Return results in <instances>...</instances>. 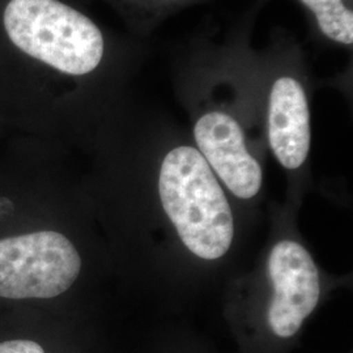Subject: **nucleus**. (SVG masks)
<instances>
[{"mask_svg":"<svg viewBox=\"0 0 353 353\" xmlns=\"http://www.w3.org/2000/svg\"><path fill=\"white\" fill-rule=\"evenodd\" d=\"M101 28L64 0H0V128L46 139L58 127L70 81L99 74Z\"/></svg>","mask_w":353,"mask_h":353,"instance_id":"1","label":"nucleus"},{"mask_svg":"<svg viewBox=\"0 0 353 353\" xmlns=\"http://www.w3.org/2000/svg\"><path fill=\"white\" fill-rule=\"evenodd\" d=\"M48 140L0 138V313L49 312L83 271V256L45 216Z\"/></svg>","mask_w":353,"mask_h":353,"instance_id":"2","label":"nucleus"},{"mask_svg":"<svg viewBox=\"0 0 353 353\" xmlns=\"http://www.w3.org/2000/svg\"><path fill=\"white\" fill-rule=\"evenodd\" d=\"M159 192L190 252L214 261L229 250L234 234L232 210L201 152L192 147L169 152L161 165Z\"/></svg>","mask_w":353,"mask_h":353,"instance_id":"3","label":"nucleus"},{"mask_svg":"<svg viewBox=\"0 0 353 353\" xmlns=\"http://www.w3.org/2000/svg\"><path fill=\"white\" fill-rule=\"evenodd\" d=\"M268 275L274 296L265 313V327L272 341H288L319 301L318 270L303 245L281 241L270 254Z\"/></svg>","mask_w":353,"mask_h":353,"instance_id":"4","label":"nucleus"},{"mask_svg":"<svg viewBox=\"0 0 353 353\" xmlns=\"http://www.w3.org/2000/svg\"><path fill=\"white\" fill-rule=\"evenodd\" d=\"M194 137L203 157L237 198L250 199L262 186V168L246 150L240 125L224 113L205 114Z\"/></svg>","mask_w":353,"mask_h":353,"instance_id":"5","label":"nucleus"},{"mask_svg":"<svg viewBox=\"0 0 353 353\" xmlns=\"http://www.w3.org/2000/svg\"><path fill=\"white\" fill-rule=\"evenodd\" d=\"M268 137L280 164L287 169L303 164L310 148L309 108L301 84L292 77H280L272 85Z\"/></svg>","mask_w":353,"mask_h":353,"instance_id":"6","label":"nucleus"},{"mask_svg":"<svg viewBox=\"0 0 353 353\" xmlns=\"http://www.w3.org/2000/svg\"><path fill=\"white\" fill-rule=\"evenodd\" d=\"M49 312L0 313V353H81Z\"/></svg>","mask_w":353,"mask_h":353,"instance_id":"7","label":"nucleus"},{"mask_svg":"<svg viewBox=\"0 0 353 353\" xmlns=\"http://www.w3.org/2000/svg\"><path fill=\"white\" fill-rule=\"evenodd\" d=\"M307 6L318 20L321 30L328 38L341 43L353 42V13L341 0H301Z\"/></svg>","mask_w":353,"mask_h":353,"instance_id":"8","label":"nucleus"},{"mask_svg":"<svg viewBox=\"0 0 353 353\" xmlns=\"http://www.w3.org/2000/svg\"><path fill=\"white\" fill-rule=\"evenodd\" d=\"M4 135H6V134H4V132L0 130V138H1V137H4Z\"/></svg>","mask_w":353,"mask_h":353,"instance_id":"9","label":"nucleus"}]
</instances>
